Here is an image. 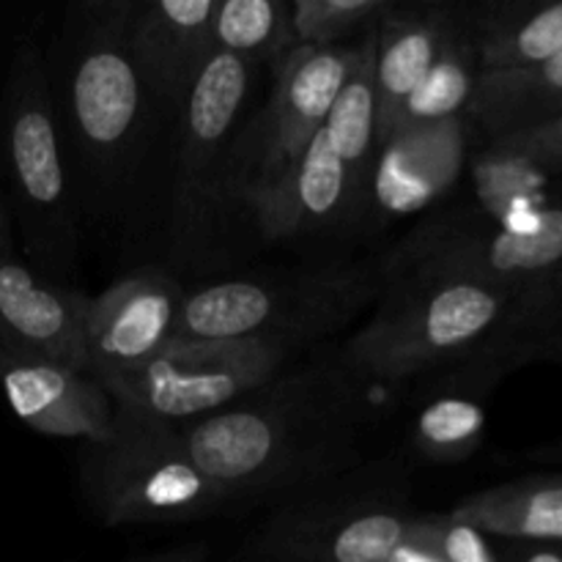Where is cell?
<instances>
[{
    "instance_id": "obj_1",
    "label": "cell",
    "mask_w": 562,
    "mask_h": 562,
    "mask_svg": "<svg viewBox=\"0 0 562 562\" xmlns=\"http://www.w3.org/2000/svg\"><path fill=\"white\" fill-rule=\"evenodd\" d=\"M371 387L344 351L324 349L176 431L231 503H280L366 464L376 423Z\"/></svg>"
},
{
    "instance_id": "obj_2",
    "label": "cell",
    "mask_w": 562,
    "mask_h": 562,
    "mask_svg": "<svg viewBox=\"0 0 562 562\" xmlns=\"http://www.w3.org/2000/svg\"><path fill=\"white\" fill-rule=\"evenodd\" d=\"M384 294L340 349L366 382L401 384L481 360L499 371L497 357L521 313L514 294L481 280L420 274L387 278Z\"/></svg>"
},
{
    "instance_id": "obj_3",
    "label": "cell",
    "mask_w": 562,
    "mask_h": 562,
    "mask_svg": "<svg viewBox=\"0 0 562 562\" xmlns=\"http://www.w3.org/2000/svg\"><path fill=\"white\" fill-rule=\"evenodd\" d=\"M387 289V263H324L206 283L181 300L176 338L263 340L300 355L349 327Z\"/></svg>"
},
{
    "instance_id": "obj_4",
    "label": "cell",
    "mask_w": 562,
    "mask_h": 562,
    "mask_svg": "<svg viewBox=\"0 0 562 562\" xmlns=\"http://www.w3.org/2000/svg\"><path fill=\"white\" fill-rule=\"evenodd\" d=\"M409 470L398 459L280 499L247 543L252 562H390L415 521Z\"/></svg>"
},
{
    "instance_id": "obj_5",
    "label": "cell",
    "mask_w": 562,
    "mask_h": 562,
    "mask_svg": "<svg viewBox=\"0 0 562 562\" xmlns=\"http://www.w3.org/2000/svg\"><path fill=\"white\" fill-rule=\"evenodd\" d=\"M80 492L110 527L179 525L234 505L192 461L176 426L121 404L108 439L82 445Z\"/></svg>"
},
{
    "instance_id": "obj_6",
    "label": "cell",
    "mask_w": 562,
    "mask_h": 562,
    "mask_svg": "<svg viewBox=\"0 0 562 562\" xmlns=\"http://www.w3.org/2000/svg\"><path fill=\"white\" fill-rule=\"evenodd\" d=\"M412 274L481 280L508 291L521 305L519 327L562 280V198L538 209L527 223L486 228L472 220H448L423 225L387 261V278Z\"/></svg>"
},
{
    "instance_id": "obj_7",
    "label": "cell",
    "mask_w": 562,
    "mask_h": 562,
    "mask_svg": "<svg viewBox=\"0 0 562 562\" xmlns=\"http://www.w3.org/2000/svg\"><path fill=\"white\" fill-rule=\"evenodd\" d=\"M3 157L27 247L44 269L60 272L75 250V217L47 66L36 44H22L11 60L3 99Z\"/></svg>"
},
{
    "instance_id": "obj_8",
    "label": "cell",
    "mask_w": 562,
    "mask_h": 562,
    "mask_svg": "<svg viewBox=\"0 0 562 562\" xmlns=\"http://www.w3.org/2000/svg\"><path fill=\"white\" fill-rule=\"evenodd\" d=\"M258 66L212 49L181 102L179 168L173 190V231L181 247L203 245L231 203L228 179L236 140Z\"/></svg>"
},
{
    "instance_id": "obj_9",
    "label": "cell",
    "mask_w": 562,
    "mask_h": 562,
    "mask_svg": "<svg viewBox=\"0 0 562 562\" xmlns=\"http://www.w3.org/2000/svg\"><path fill=\"white\" fill-rule=\"evenodd\" d=\"M130 9L132 0L91 5L69 58L66 113L77 146L102 176L130 165L151 97L126 44Z\"/></svg>"
},
{
    "instance_id": "obj_10",
    "label": "cell",
    "mask_w": 562,
    "mask_h": 562,
    "mask_svg": "<svg viewBox=\"0 0 562 562\" xmlns=\"http://www.w3.org/2000/svg\"><path fill=\"white\" fill-rule=\"evenodd\" d=\"M291 351L263 340L173 338L159 355L102 382L115 404L154 420H203L267 384L289 366Z\"/></svg>"
},
{
    "instance_id": "obj_11",
    "label": "cell",
    "mask_w": 562,
    "mask_h": 562,
    "mask_svg": "<svg viewBox=\"0 0 562 562\" xmlns=\"http://www.w3.org/2000/svg\"><path fill=\"white\" fill-rule=\"evenodd\" d=\"M355 60L351 47H294L278 60V77L267 104L245 121L231 162V203L258 201L291 162L305 151L311 137L327 121L335 97Z\"/></svg>"
},
{
    "instance_id": "obj_12",
    "label": "cell",
    "mask_w": 562,
    "mask_h": 562,
    "mask_svg": "<svg viewBox=\"0 0 562 562\" xmlns=\"http://www.w3.org/2000/svg\"><path fill=\"white\" fill-rule=\"evenodd\" d=\"M184 291L162 269H137L88 300L86 373L99 384L151 360L176 338Z\"/></svg>"
},
{
    "instance_id": "obj_13",
    "label": "cell",
    "mask_w": 562,
    "mask_h": 562,
    "mask_svg": "<svg viewBox=\"0 0 562 562\" xmlns=\"http://www.w3.org/2000/svg\"><path fill=\"white\" fill-rule=\"evenodd\" d=\"M86 305L88 296L42 278L16 256L0 258V357L86 373Z\"/></svg>"
},
{
    "instance_id": "obj_14",
    "label": "cell",
    "mask_w": 562,
    "mask_h": 562,
    "mask_svg": "<svg viewBox=\"0 0 562 562\" xmlns=\"http://www.w3.org/2000/svg\"><path fill=\"white\" fill-rule=\"evenodd\" d=\"M467 151L470 119L398 130L373 159L368 212L387 223L442 201L459 181Z\"/></svg>"
},
{
    "instance_id": "obj_15",
    "label": "cell",
    "mask_w": 562,
    "mask_h": 562,
    "mask_svg": "<svg viewBox=\"0 0 562 562\" xmlns=\"http://www.w3.org/2000/svg\"><path fill=\"white\" fill-rule=\"evenodd\" d=\"M250 209L263 239H296L344 231L368 212V198L351 184L322 126Z\"/></svg>"
},
{
    "instance_id": "obj_16",
    "label": "cell",
    "mask_w": 562,
    "mask_h": 562,
    "mask_svg": "<svg viewBox=\"0 0 562 562\" xmlns=\"http://www.w3.org/2000/svg\"><path fill=\"white\" fill-rule=\"evenodd\" d=\"M464 20V9L445 0L393 3L376 22V151L393 135L406 99Z\"/></svg>"
},
{
    "instance_id": "obj_17",
    "label": "cell",
    "mask_w": 562,
    "mask_h": 562,
    "mask_svg": "<svg viewBox=\"0 0 562 562\" xmlns=\"http://www.w3.org/2000/svg\"><path fill=\"white\" fill-rule=\"evenodd\" d=\"M217 0H154L132 3L126 44L148 93L181 108L198 69L212 53Z\"/></svg>"
},
{
    "instance_id": "obj_18",
    "label": "cell",
    "mask_w": 562,
    "mask_h": 562,
    "mask_svg": "<svg viewBox=\"0 0 562 562\" xmlns=\"http://www.w3.org/2000/svg\"><path fill=\"white\" fill-rule=\"evenodd\" d=\"M0 384L14 415L44 437L91 445L113 431L115 401L88 373L0 357Z\"/></svg>"
},
{
    "instance_id": "obj_19",
    "label": "cell",
    "mask_w": 562,
    "mask_h": 562,
    "mask_svg": "<svg viewBox=\"0 0 562 562\" xmlns=\"http://www.w3.org/2000/svg\"><path fill=\"white\" fill-rule=\"evenodd\" d=\"M464 20L481 75L525 71L562 53V0L481 5Z\"/></svg>"
},
{
    "instance_id": "obj_20",
    "label": "cell",
    "mask_w": 562,
    "mask_h": 562,
    "mask_svg": "<svg viewBox=\"0 0 562 562\" xmlns=\"http://www.w3.org/2000/svg\"><path fill=\"white\" fill-rule=\"evenodd\" d=\"M450 516L483 536L562 547V475H532L483 488L461 499Z\"/></svg>"
},
{
    "instance_id": "obj_21",
    "label": "cell",
    "mask_w": 562,
    "mask_h": 562,
    "mask_svg": "<svg viewBox=\"0 0 562 562\" xmlns=\"http://www.w3.org/2000/svg\"><path fill=\"white\" fill-rule=\"evenodd\" d=\"M456 371L461 373L459 382L431 393L412 420L409 445L428 464H461L481 448L486 434L483 393L499 373L486 362Z\"/></svg>"
},
{
    "instance_id": "obj_22",
    "label": "cell",
    "mask_w": 562,
    "mask_h": 562,
    "mask_svg": "<svg viewBox=\"0 0 562 562\" xmlns=\"http://www.w3.org/2000/svg\"><path fill=\"white\" fill-rule=\"evenodd\" d=\"M376 22L357 38L351 69L324 121L329 146L366 198L376 159Z\"/></svg>"
},
{
    "instance_id": "obj_23",
    "label": "cell",
    "mask_w": 562,
    "mask_h": 562,
    "mask_svg": "<svg viewBox=\"0 0 562 562\" xmlns=\"http://www.w3.org/2000/svg\"><path fill=\"white\" fill-rule=\"evenodd\" d=\"M562 115V53L547 64L508 75H481L467 119L492 140Z\"/></svg>"
},
{
    "instance_id": "obj_24",
    "label": "cell",
    "mask_w": 562,
    "mask_h": 562,
    "mask_svg": "<svg viewBox=\"0 0 562 562\" xmlns=\"http://www.w3.org/2000/svg\"><path fill=\"white\" fill-rule=\"evenodd\" d=\"M477 80H481V69H477L475 49H472L470 36H467V20H461L459 31L453 33V38L442 49L437 64L431 66L426 80L406 99L404 110L395 121L393 135L398 130H409V126L467 119L472 99H475Z\"/></svg>"
},
{
    "instance_id": "obj_25",
    "label": "cell",
    "mask_w": 562,
    "mask_h": 562,
    "mask_svg": "<svg viewBox=\"0 0 562 562\" xmlns=\"http://www.w3.org/2000/svg\"><path fill=\"white\" fill-rule=\"evenodd\" d=\"M212 49L250 64H278L291 47L285 0H217L212 20Z\"/></svg>"
},
{
    "instance_id": "obj_26",
    "label": "cell",
    "mask_w": 562,
    "mask_h": 562,
    "mask_svg": "<svg viewBox=\"0 0 562 562\" xmlns=\"http://www.w3.org/2000/svg\"><path fill=\"white\" fill-rule=\"evenodd\" d=\"M390 0H289L291 47L333 49L368 31Z\"/></svg>"
},
{
    "instance_id": "obj_27",
    "label": "cell",
    "mask_w": 562,
    "mask_h": 562,
    "mask_svg": "<svg viewBox=\"0 0 562 562\" xmlns=\"http://www.w3.org/2000/svg\"><path fill=\"white\" fill-rule=\"evenodd\" d=\"M532 360L562 362V280L510 335L499 355V368L505 373Z\"/></svg>"
},
{
    "instance_id": "obj_28",
    "label": "cell",
    "mask_w": 562,
    "mask_h": 562,
    "mask_svg": "<svg viewBox=\"0 0 562 562\" xmlns=\"http://www.w3.org/2000/svg\"><path fill=\"white\" fill-rule=\"evenodd\" d=\"M417 525L445 562H499L497 552L481 530L453 519L450 514L417 516Z\"/></svg>"
},
{
    "instance_id": "obj_29",
    "label": "cell",
    "mask_w": 562,
    "mask_h": 562,
    "mask_svg": "<svg viewBox=\"0 0 562 562\" xmlns=\"http://www.w3.org/2000/svg\"><path fill=\"white\" fill-rule=\"evenodd\" d=\"M492 148L494 154H505V157L562 170V115L547 121V124L530 126V130L492 140Z\"/></svg>"
},
{
    "instance_id": "obj_30",
    "label": "cell",
    "mask_w": 562,
    "mask_h": 562,
    "mask_svg": "<svg viewBox=\"0 0 562 562\" xmlns=\"http://www.w3.org/2000/svg\"><path fill=\"white\" fill-rule=\"evenodd\" d=\"M390 562H445V558L434 549V543L428 541V536L420 530L415 516L409 532H406V541L401 543L398 552L393 554V560Z\"/></svg>"
},
{
    "instance_id": "obj_31",
    "label": "cell",
    "mask_w": 562,
    "mask_h": 562,
    "mask_svg": "<svg viewBox=\"0 0 562 562\" xmlns=\"http://www.w3.org/2000/svg\"><path fill=\"white\" fill-rule=\"evenodd\" d=\"M203 560H206V547H203V543H195V547L176 549V552L157 554V558H146L137 562H203Z\"/></svg>"
},
{
    "instance_id": "obj_32",
    "label": "cell",
    "mask_w": 562,
    "mask_h": 562,
    "mask_svg": "<svg viewBox=\"0 0 562 562\" xmlns=\"http://www.w3.org/2000/svg\"><path fill=\"white\" fill-rule=\"evenodd\" d=\"M5 256H14V250H11V225H9V217H5L3 201H0V258H5Z\"/></svg>"
},
{
    "instance_id": "obj_33",
    "label": "cell",
    "mask_w": 562,
    "mask_h": 562,
    "mask_svg": "<svg viewBox=\"0 0 562 562\" xmlns=\"http://www.w3.org/2000/svg\"><path fill=\"white\" fill-rule=\"evenodd\" d=\"M558 552H560V562H562V547H558Z\"/></svg>"
}]
</instances>
